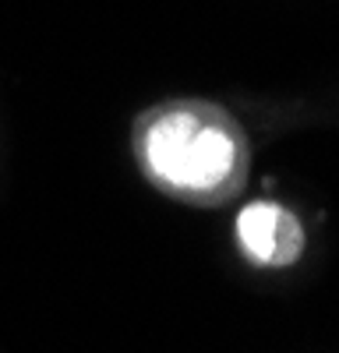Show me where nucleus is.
Returning a JSON list of instances; mask_svg holds the SVG:
<instances>
[{
  "mask_svg": "<svg viewBox=\"0 0 339 353\" xmlns=\"http://www.w3.org/2000/svg\"><path fill=\"white\" fill-rule=\"evenodd\" d=\"M138 159L149 181L191 201H223L247 176L237 121L216 103H163L138 121Z\"/></svg>",
  "mask_w": 339,
  "mask_h": 353,
  "instance_id": "f257e3e1",
  "label": "nucleus"
},
{
  "mask_svg": "<svg viewBox=\"0 0 339 353\" xmlns=\"http://www.w3.org/2000/svg\"><path fill=\"white\" fill-rule=\"evenodd\" d=\"M237 241L258 269H290L307 244L300 219L276 201H251L247 209H240Z\"/></svg>",
  "mask_w": 339,
  "mask_h": 353,
  "instance_id": "f03ea898",
  "label": "nucleus"
}]
</instances>
